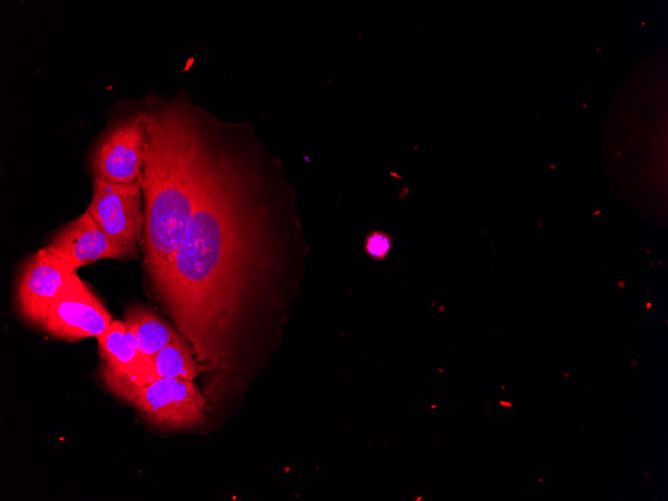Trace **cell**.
Segmentation results:
<instances>
[{
    "label": "cell",
    "mask_w": 668,
    "mask_h": 501,
    "mask_svg": "<svg viewBox=\"0 0 668 501\" xmlns=\"http://www.w3.org/2000/svg\"><path fill=\"white\" fill-rule=\"evenodd\" d=\"M240 176L207 157L195 207L158 299L199 361L223 368L247 283L255 224Z\"/></svg>",
    "instance_id": "cell-1"
},
{
    "label": "cell",
    "mask_w": 668,
    "mask_h": 501,
    "mask_svg": "<svg viewBox=\"0 0 668 501\" xmlns=\"http://www.w3.org/2000/svg\"><path fill=\"white\" fill-rule=\"evenodd\" d=\"M209 153L186 112H148L142 168L144 262L151 285L166 277L192 216Z\"/></svg>",
    "instance_id": "cell-2"
},
{
    "label": "cell",
    "mask_w": 668,
    "mask_h": 501,
    "mask_svg": "<svg viewBox=\"0 0 668 501\" xmlns=\"http://www.w3.org/2000/svg\"><path fill=\"white\" fill-rule=\"evenodd\" d=\"M112 321L100 299L74 272L52 301L43 331L52 338L73 342L98 338Z\"/></svg>",
    "instance_id": "cell-3"
},
{
    "label": "cell",
    "mask_w": 668,
    "mask_h": 501,
    "mask_svg": "<svg viewBox=\"0 0 668 501\" xmlns=\"http://www.w3.org/2000/svg\"><path fill=\"white\" fill-rule=\"evenodd\" d=\"M148 112L114 123L97 143L91 160L93 179L129 183L142 177Z\"/></svg>",
    "instance_id": "cell-4"
},
{
    "label": "cell",
    "mask_w": 668,
    "mask_h": 501,
    "mask_svg": "<svg viewBox=\"0 0 668 501\" xmlns=\"http://www.w3.org/2000/svg\"><path fill=\"white\" fill-rule=\"evenodd\" d=\"M132 405L145 420L163 429H184L205 421L206 400L192 380L163 378L141 388Z\"/></svg>",
    "instance_id": "cell-5"
},
{
    "label": "cell",
    "mask_w": 668,
    "mask_h": 501,
    "mask_svg": "<svg viewBox=\"0 0 668 501\" xmlns=\"http://www.w3.org/2000/svg\"><path fill=\"white\" fill-rule=\"evenodd\" d=\"M72 273L63 260L44 248L27 258L20 268L15 288V306L20 317L30 326L43 330L52 301Z\"/></svg>",
    "instance_id": "cell-6"
},
{
    "label": "cell",
    "mask_w": 668,
    "mask_h": 501,
    "mask_svg": "<svg viewBox=\"0 0 668 501\" xmlns=\"http://www.w3.org/2000/svg\"><path fill=\"white\" fill-rule=\"evenodd\" d=\"M142 177L129 183L93 179L87 212L112 239L136 247L143 232Z\"/></svg>",
    "instance_id": "cell-7"
},
{
    "label": "cell",
    "mask_w": 668,
    "mask_h": 501,
    "mask_svg": "<svg viewBox=\"0 0 668 501\" xmlns=\"http://www.w3.org/2000/svg\"><path fill=\"white\" fill-rule=\"evenodd\" d=\"M43 248L73 272L100 259L136 257V247L112 239L87 211L60 228Z\"/></svg>",
    "instance_id": "cell-8"
},
{
    "label": "cell",
    "mask_w": 668,
    "mask_h": 501,
    "mask_svg": "<svg viewBox=\"0 0 668 501\" xmlns=\"http://www.w3.org/2000/svg\"><path fill=\"white\" fill-rule=\"evenodd\" d=\"M197 368L189 348L180 336L156 354L143 361L125 377L105 387L123 401L132 404L136 393L146 385L170 377L193 380Z\"/></svg>",
    "instance_id": "cell-9"
},
{
    "label": "cell",
    "mask_w": 668,
    "mask_h": 501,
    "mask_svg": "<svg viewBox=\"0 0 668 501\" xmlns=\"http://www.w3.org/2000/svg\"><path fill=\"white\" fill-rule=\"evenodd\" d=\"M96 339L101 358L99 375L104 386L131 373L145 358L123 321H112Z\"/></svg>",
    "instance_id": "cell-10"
},
{
    "label": "cell",
    "mask_w": 668,
    "mask_h": 501,
    "mask_svg": "<svg viewBox=\"0 0 668 501\" xmlns=\"http://www.w3.org/2000/svg\"><path fill=\"white\" fill-rule=\"evenodd\" d=\"M123 322L145 357L156 354L179 337L167 322L144 305L128 308Z\"/></svg>",
    "instance_id": "cell-11"
},
{
    "label": "cell",
    "mask_w": 668,
    "mask_h": 501,
    "mask_svg": "<svg viewBox=\"0 0 668 501\" xmlns=\"http://www.w3.org/2000/svg\"><path fill=\"white\" fill-rule=\"evenodd\" d=\"M365 249L371 257L383 259L391 249V237L382 231H375L366 238Z\"/></svg>",
    "instance_id": "cell-12"
}]
</instances>
